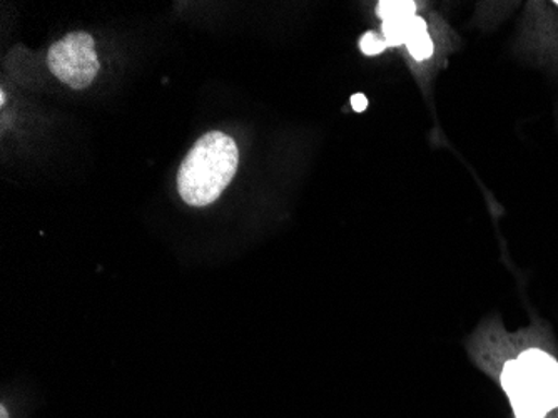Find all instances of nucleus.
Returning <instances> with one entry per match:
<instances>
[{
  "label": "nucleus",
  "mask_w": 558,
  "mask_h": 418,
  "mask_svg": "<svg viewBox=\"0 0 558 418\" xmlns=\"http://www.w3.org/2000/svg\"><path fill=\"white\" fill-rule=\"evenodd\" d=\"M238 165L240 151L233 138L221 131L201 136L178 172L181 198L190 206H209L230 187Z\"/></svg>",
  "instance_id": "f257e3e1"
},
{
  "label": "nucleus",
  "mask_w": 558,
  "mask_h": 418,
  "mask_svg": "<svg viewBox=\"0 0 558 418\" xmlns=\"http://www.w3.org/2000/svg\"><path fill=\"white\" fill-rule=\"evenodd\" d=\"M501 386L515 418H545L558 408V361L541 348H529L505 363Z\"/></svg>",
  "instance_id": "f03ea898"
},
{
  "label": "nucleus",
  "mask_w": 558,
  "mask_h": 418,
  "mask_svg": "<svg viewBox=\"0 0 558 418\" xmlns=\"http://www.w3.org/2000/svg\"><path fill=\"white\" fill-rule=\"evenodd\" d=\"M50 72L72 89H86L99 72L96 44L87 33H72L52 44L47 56Z\"/></svg>",
  "instance_id": "7ed1b4c3"
},
{
  "label": "nucleus",
  "mask_w": 558,
  "mask_h": 418,
  "mask_svg": "<svg viewBox=\"0 0 558 418\" xmlns=\"http://www.w3.org/2000/svg\"><path fill=\"white\" fill-rule=\"evenodd\" d=\"M404 46L416 61H426V59L432 58L434 40L429 37L428 24H426L425 19L418 17V15L412 19L409 39H407Z\"/></svg>",
  "instance_id": "20e7f679"
},
{
  "label": "nucleus",
  "mask_w": 558,
  "mask_h": 418,
  "mask_svg": "<svg viewBox=\"0 0 558 418\" xmlns=\"http://www.w3.org/2000/svg\"><path fill=\"white\" fill-rule=\"evenodd\" d=\"M412 19L413 17L388 19V21H384L381 31H384V37L385 40H387L388 47L404 46V44H407Z\"/></svg>",
  "instance_id": "39448f33"
},
{
  "label": "nucleus",
  "mask_w": 558,
  "mask_h": 418,
  "mask_svg": "<svg viewBox=\"0 0 558 418\" xmlns=\"http://www.w3.org/2000/svg\"><path fill=\"white\" fill-rule=\"evenodd\" d=\"M416 4L413 0H384L376 8V14L379 19L415 17Z\"/></svg>",
  "instance_id": "423d86ee"
},
{
  "label": "nucleus",
  "mask_w": 558,
  "mask_h": 418,
  "mask_svg": "<svg viewBox=\"0 0 558 418\" xmlns=\"http://www.w3.org/2000/svg\"><path fill=\"white\" fill-rule=\"evenodd\" d=\"M388 44L384 36H379L378 33H366L365 36L360 39V50L365 56H378L387 49Z\"/></svg>",
  "instance_id": "0eeeda50"
},
{
  "label": "nucleus",
  "mask_w": 558,
  "mask_h": 418,
  "mask_svg": "<svg viewBox=\"0 0 558 418\" xmlns=\"http://www.w3.org/2000/svg\"><path fill=\"white\" fill-rule=\"evenodd\" d=\"M351 108L354 109V112H363L366 108H368V99H366L365 94H354L351 97Z\"/></svg>",
  "instance_id": "6e6552de"
},
{
  "label": "nucleus",
  "mask_w": 558,
  "mask_h": 418,
  "mask_svg": "<svg viewBox=\"0 0 558 418\" xmlns=\"http://www.w3.org/2000/svg\"><path fill=\"white\" fill-rule=\"evenodd\" d=\"M0 418H11V415H9V410L8 407H5V405H2V407H0Z\"/></svg>",
  "instance_id": "1a4fd4ad"
},
{
  "label": "nucleus",
  "mask_w": 558,
  "mask_h": 418,
  "mask_svg": "<svg viewBox=\"0 0 558 418\" xmlns=\"http://www.w3.org/2000/svg\"><path fill=\"white\" fill-rule=\"evenodd\" d=\"M0 104H5V94H0Z\"/></svg>",
  "instance_id": "9d476101"
},
{
  "label": "nucleus",
  "mask_w": 558,
  "mask_h": 418,
  "mask_svg": "<svg viewBox=\"0 0 558 418\" xmlns=\"http://www.w3.org/2000/svg\"><path fill=\"white\" fill-rule=\"evenodd\" d=\"M555 5H557V8H558V0H555Z\"/></svg>",
  "instance_id": "9b49d317"
}]
</instances>
